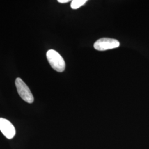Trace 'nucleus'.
<instances>
[{
    "label": "nucleus",
    "instance_id": "nucleus-4",
    "mask_svg": "<svg viewBox=\"0 0 149 149\" xmlns=\"http://www.w3.org/2000/svg\"><path fill=\"white\" fill-rule=\"evenodd\" d=\"M0 130L6 138L12 139L16 134V130L13 124L8 120L0 118Z\"/></svg>",
    "mask_w": 149,
    "mask_h": 149
},
{
    "label": "nucleus",
    "instance_id": "nucleus-2",
    "mask_svg": "<svg viewBox=\"0 0 149 149\" xmlns=\"http://www.w3.org/2000/svg\"><path fill=\"white\" fill-rule=\"evenodd\" d=\"M15 85L17 92L22 99L28 103H32L34 101V97L30 89L23 81L18 77L15 81Z\"/></svg>",
    "mask_w": 149,
    "mask_h": 149
},
{
    "label": "nucleus",
    "instance_id": "nucleus-6",
    "mask_svg": "<svg viewBox=\"0 0 149 149\" xmlns=\"http://www.w3.org/2000/svg\"><path fill=\"white\" fill-rule=\"evenodd\" d=\"M58 2L61 3H68L70 2V0H58Z\"/></svg>",
    "mask_w": 149,
    "mask_h": 149
},
{
    "label": "nucleus",
    "instance_id": "nucleus-1",
    "mask_svg": "<svg viewBox=\"0 0 149 149\" xmlns=\"http://www.w3.org/2000/svg\"><path fill=\"white\" fill-rule=\"evenodd\" d=\"M47 58L54 70L59 72H63L65 70V61L58 52L54 50H49L47 53Z\"/></svg>",
    "mask_w": 149,
    "mask_h": 149
},
{
    "label": "nucleus",
    "instance_id": "nucleus-3",
    "mask_svg": "<svg viewBox=\"0 0 149 149\" xmlns=\"http://www.w3.org/2000/svg\"><path fill=\"white\" fill-rule=\"evenodd\" d=\"M119 45L120 43L116 39L103 38L96 41L94 44V48L98 51H105L118 48Z\"/></svg>",
    "mask_w": 149,
    "mask_h": 149
},
{
    "label": "nucleus",
    "instance_id": "nucleus-5",
    "mask_svg": "<svg viewBox=\"0 0 149 149\" xmlns=\"http://www.w3.org/2000/svg\"><path fill=\"white\" fill-rule=\"evenodd\" d=\"M86 2V0H73L71 3V7L74 10L77 9L82 6L85 5Z\"/></svg>",
    "mask_w": 149,
    "mask_h": 149
}]
</instances>
